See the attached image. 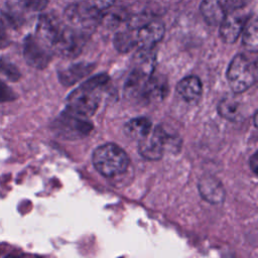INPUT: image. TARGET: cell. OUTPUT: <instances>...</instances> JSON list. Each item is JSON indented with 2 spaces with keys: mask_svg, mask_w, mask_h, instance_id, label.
I'll list each match as a JSON object with an SVG mask.
<instances>
[{
  "mask_svg": "<svg viewBox=\"0 0 258 258\" xmlns=\"http://www.w3.org/2000/svg\"><path fill=\"white\" fill-rule=\"evenodd\" d=\"M10 43V38L6 29L5 21L2 17H0V49L8 46Z\"/></svg>",
  "mask_w": 258,
  "mask_h": 258,
  "instance_id": "cb8c5ba5",
  "label": "cell"
},
{
  "mask_svg": "<svg viewBox=\"0 0 258 258\" xmlns=\"http://www.w3.org/2000/svg\"><path fill=\"white\" fill-rule=\"evenodd\" d=\"M241 34L243 45L248 50L256 52L258 49V27L256 17L246 21Z\"/></svg>",
  "mask_w": 258,
  "mask_h": 258,
  "instance_id": "ac0fdd59",
  "label": "cell"
},
{
  "mask_svg": "<svg viewBox=\"0 0 258 258\" xmlns=\"http://www.w3.org/2000/svg\"><path fill=\"white\" fill-rule=\"evenodd\" d=\"M176 91L185 101L196 102L202 94L201 81L196 76L185 77L177 84Z\"/></svg>",
  "mask_w": 258,
  "mask_h": 258,
  "instance_id": "5bb4252c",
  "label": "cell"
},
{
  "mask_svg": "<svg viewBox=\"0 0 258 258\" xmlns=\"http://www.w3.org/2000/svg\"><path fill=\"white\" fill-rule=\"evenodd\" d=\"M151 128L152 124L149 119L145 117H137L126 123L124 131L128 137L135 140H140L149 133Z\"/></svg>",
  "mask_w": 258,
  "mask_h": 258,
  "instance_id": "e0dca14e",
  "label": "cell"
},
{
  "mask_svg": "<svg viewBox=\"0 0 258 258\" xmlns=\"http://www.w3.org/2000/svg\"><path fill=\"white\" fill-rule=\"evenodd\" d=\"M48 3V0H19V4L30 11L43 10Z\"/></svg>",
  "mask_w": 258,
  "mask_h": 258,
  "instance_id": "44dd1931",
  "label": "cell"
},
{
  "mask_svg": "<svg viewBox=\"0 0 258 258\" xmlns=\"http://www.w3.org/2000/svg\"><path fill=\"white\" fill-rule=\"evenodd\" d=\"M86 41L82 30L75 27H62L52 49L58 54L67 57L78 55Z\"/></svg>",
  "mask_w": 258,
  "mask_h": 258,
  "instance_id": "ba28073f",
  "label": "cell"
},
{
  "mask_svg": "<svg viewBox=\"0 0 258 258\" xmlns=\"http://www.w3.org/2000/svg\"><path fill=\"white\" fill-rule=\"evenodd\" d=\"M93 69L94 66L91 63H76L68 69L59 71L58 78L62 85L71 86L87 76Z\"/></svg>",
  "mask_w": 258,
  "mask_h": 258,
  "instance_id": "9a60e30c",
  "label": "cell"
},
{
  "mask_svg": "<svg viewBox=\"0 0 258 258\" xmlns=\"http://www.w3.org/2000/svg\"><path fill=\"white\" fill-rule=\"evenodd\" d=\"M61 29L62 26L57 18L50 14H42L39 16L36 24V37L52 48Z\"/></svg>",
  "mask_w": 258,
  "mask_h": 258,
  "instance_id": "8fae6325",
  "label": "cell"
},
{
  "mask_svg": "<svg viewBox=\"0 0 258 258\" xmlns=\"http://www.w3.org/2000/svg\"><path fill=\"white\" fill-rule=\"evenodd\" d=\"M17 98L16 93L0 79V103L11 102Z\"/></svg>",
  "mask_w": 258,
  "mask_h": 258,
  "instance_id": "7402d4cb",
  "label": "cell"
},
{
  "mask_svg": "<svg viewBox=\"0 0 258 258\" xmlns=\"http://www.w3.org/2000/svg\"><path fill=\"white\" fill-rule=\"evenodd\" d=\"M129 27L132 29L136 47L152 49L164 35V25L158 19L138 18L132 20Z\"/></svg>",
  "mask_w": 258,
  "mask_h": 258,
  "instance_id": "5b68a950",
  "label": "cell"
},
{
  "mask_svg": "<svg viewBox=\"0 0 258 258\" xmlns=\"http://www.w3.org/2000/svg\"><path fill=\"white\" fill-rule=\"evenodd\" d=\"M85 2L102 13L103 11L107 10L115 2V0H85Z\"/></svg>",
  "mask_w": 258,
  "mask_h": 258,
  "instance_id": "603a6c76",
  "label": "cell"
},
{
  "mask_svg": "<svg viewBox=\"0 0 258 258\" xmlns=\"http://www.w3.org/2000/svg\"><path fill=\"white\" fill-rule=\"evenodd\" d=\"M177 145V138L168 134L161 126L151 128L146 136L138 140V150L148 160L160 159L168 147Z\"/></svg>",
  "mask_w": 258,
  "mask_h": 258,
  "instance_id": "277c9868",
  "label": "cell"
},
{
  "mask_svg": "<svg viewBox=\"0 0 258 258\" xmlns=\"http://www.w3.org/2000/svg\"><path fill=\"white\" fill-rule=\"evenodd\" d=\"M225 1H226V5L228 8V12L232 11V10L241 9L246 3V0H225Z\"/></svg>",
  "mask_w": 258,
  "mask_h": 258,
  "instance_id": "d4e9b609",
  "label": "cell"
},
{
  "mask_svg": "<svg viewBox=\"0 0 258 258\" xmlns=\"http://www.w3.org/2000/svg\"><path fill=\"white\" fill-rule=\"evenodd\" d=\"M247 17L236 10L229 11L220 25V34L222 39L227 43L235 42L242 33Z\"/></svg>",
  "mask_w": 258,
  "mask_h": 258,
  "instance_id": "30bf717a",
  "label": "cell"
},
{
  "mask_svg": "<svg viewBox=\"0 0 258 258\" xmlns=\"http://www.w3.org/2000/svg\"><path fill=\"white\" fill-rule=\"evenodd\" d=\"M53 128L55 132L63 138L75 139L87 136L91 132L93 126L90 123L89 118L78 115L66 108L54 121Z\"/></svg>",
  "mask_w": 258,
  "mask_h": 258,
  "instance_id": "8992f818",
  "label": "cell"
},
{
  "mask_svg": "<svg viewBox=\"0 0 258 258\" xmlns=\"http://www.w3.org/2000/svg\"><path fill=\"white\" fill-rule=\"evenodd\" d=\"M114 44L116 48L121 52H126L132 49L133 47H136L135 38L133 31L130 27H128L125 30L119 31L114 38Z\"/></svg>",
  "mask_w": 258,
  "mask_h": 258,
  "instance_id": "d6986e66",
  "label": "cell"
},
{
  "mask_svg": "<svg viewBox=\"0 0 258 258\" xmlns=\"http://www.w3.org/2000/svg\"><path fill=\"white\" fill-rule=\"evenodd\" d=\"M109 82L105 74H100L83 83L73 91L67 100V109L84 117H91L97 110L104 89Z\"/></svg>",
  "mask_w": 258,
  "mask_h": 258,
  "instance_id": "6da1fadb",
  "label": "cell"
},
{
  "mask_svg": "<svg viewBox=\"0 0 258 258\" xmlns=\"http://www.w3.org/2000/svg\"><path fill=\"white\" fill-rule=\"evenodd\" d=\"M201 13L205 20L211 25H218L222 22L228 8L225 0H203L201 3Z\"/></svg>",
  "mask_w": 258,
  "mask_h": 258,
  "instance_id": "4fadbf2b",
  "label": "cell"
},
{
  "mask_svg": "<svg viewBox=\"0 0 258 258\" xmlns=\"http://www.w3.org/2000/svg\"><path fill=\"white\" fill-rule=\"evenodd\" d=\"M257 153H254L253 155H252V157L250 158V165H251V167H252V170L256 173L257 172Z\"/></svg>",
  "mask_w": 258,
  "mask_h": 258,
  "instance_id": "484cf974",
  "label": "cell"
},
{
  "mask_svg": "<svg viewBox=\"0 0 258 258\" xmlns=\"http://www.w3.org/2000/svg\"><path fill=\"white\" fill-rule=\"evenodd\" d=\"M229 85L235 94H240L252 87L257 81V63L246 54H237L227 71Z\"/></svg>",
  "mask_w": 258,
  "mask_h": 258,
  "instance_id": "3957f363",
  "label": "cell"
},
{
  "mask_svg": "<svg viewBox=\"0 0 258 258\" xmlns=\"http://www.w3.org/2000/svg\"><path fill=\"white\" fill-rule=\"evenodd\" d=\"M64 14L72 26L82 31L93 28L102 17L101 12L91 7L85 1L68 6Z\"/></svg>",
  "mask_w": 258,
  "mask_h": 258,
  "instance_id": "52a82bcc",
  "label": "cell"
},
{
  "mask_svg": "<svg viewBox=\"0 0 258 258\" xmlns=\"http://www.w3.org/2000/svg\"><path fill=\"white\" fill-rule=\"evenodd\" d=\"M26 62L35 69H44L51 59V48L34 35H27L23 42Z\"/></svg>",
  "mask_w": 258,
  "mask_h": 258,
  "instance_id": "9c48e42d",
  "label": "cell"
},
{
  "mask_svg": "<svg viewBox=\"0 0 258 258\" xmlns=\"http://www.w3.org/2000/svg\"><path fill=\"white\" fill-rule=\"evenodd\" d=\"M199 191L202 198L211 204H220L225 199L223 184L212 175H206L200 179Z\"/></svg>",
  "mask_w": 258,
  "mask_h": 258,
  "instance_id": "7c38bea8",
  "label": "cell"
},
{
  "mask_svg": "<svg viewBox=\"0 0 258 258\" xmlns=\"http://www.w3.org/2000/svg\"><path fill=\"white\" fill-rule=\"evenodd\" d=\"M242 102L234 96L225 97L218 105V113L229 121H236L242 115Z\"/></svg>",
  "mask_w": 258,
  "mask_h": 258,
  "instance_id": "2e32d148",
  "label": "cell"
},
{
  "mask_svg": "<svg viewBox=\"0 0 258 258\" xmlns=\"http://www.w3.org/2000/svg\"><path fill=\"white\" fill-rule=\"evenodd\" d=\"M92 160L97 171L106 177L123 173L129 164L126 152L114 143L103 144L96 148Z\"/></svg>",
  "mask_w": 258,
  "mask_h": 258,
  "instance_id": "7a4b0ae2",
  "label": "cell"
},
{
  "mask_svg": "<svg viewBox=\"0 0 258 258\" xmlns=\"http://www.w3.org/2000/svg\"><path fill=\"white\" fill-rule=\"evenodd\" d=\"M0 72L12 82L18 81L21 77V74L18 68L12 61H10L6 56L0 57Z\"/></svg>",
  "mask_w": 258,
  "mask_h": 258,
  "instance_id": "ffe728a7",
  "label": "cell"
}]
</instances>
